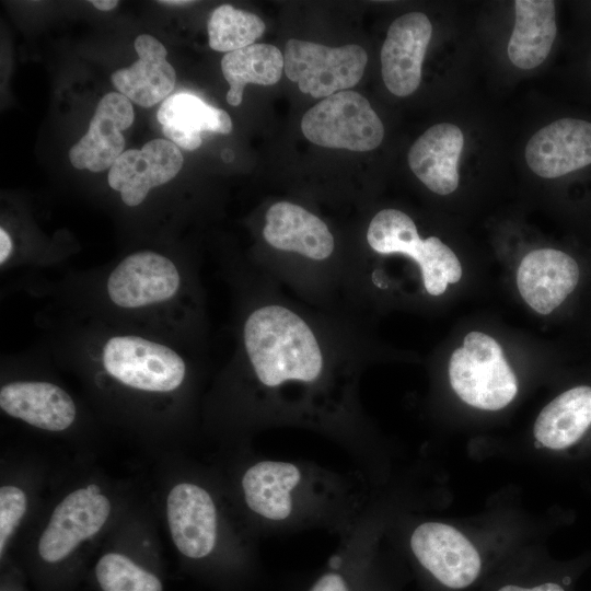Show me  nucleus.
Here are the masks:
<instances>
[{
	"label": "nucleus",
	"mask_w": 591,
	"mask_h": 591,
	"mask_svg": "<svg viewBox=\"0 0 591 591\" xmlns=\"http://www.w3.org/2000/svg\"><path fill=\"white\" fill-rule=\"evenodd\" d=\"M264 250L257 270L301 302L335 315L363 320L355 252H345L320 216L279 200L265 211Z\"/></svg>",
	"instance_id": "nucleus-1"
},
{
	"label": "nucleus",
	"mask_w": 591,
	"mask_h": 591,
	"mask_svg": "<svg viewBox=\"0 0 591 591\" xmlns=\"http://www.w3.org/2000/svg\"><path fill=\"white\" fill-rule=\"evenodd\" d=\"M364 242L375 255H401L413 260L425 291L432 297L441 296L462 277V266L454 252L437 236L422 239L415 221L402 210L378 211L368 223Z\"/></svg>",
	"instance_id": "nucleus-2"
},
{
	"label": "nucleus",
	"mask_w": 591,
	"mask_h": 591,
	"mask_svg": "<svg viewBox=\"0 0 591 591\" xmlns=\"http://www.w3.org/2000/svg\"><path fill=\"white\" fill-rule=\"evenodd\" d=\"M449 380L466 404L485 410L506 407L517 395L518 381L501 346L489 335L471 332L449 360Z\"/></svg>",
	"instance_id": "nucleus-3"
},
{
	"label": "nucleus",
	"mask_w": 591,
	"mask_h": 591,
	"mask_svg": "<svg viewBox=\"0 0 591 591\" xmlns=\"http://www.w3.org/2000/svg\"><path fill=\"white\" fill-rule=\"evenodd\" d=\"M301 130L314 144L358 152L378 148L384 137L383 124L369 101L350 90L311 107L302 117Z\"/></svg>",
	"instance_id": "nucleus-4"
},
{
	"label": "nucleus",
	"mask_w": 591,
	"mask_h": 591,
	"mask_svg": "<svg viewBox=\"0 0 591 591\" xmlns=\"http://www.w3.org/2000/svg\"><path fill=\"white\" fill-rule=\"evenodd\" d=\"M104 370L132 389L170 392L185 380L187 366L174 349L136 335L107 339L102 349Z\"/></svg>",
	"instance_id": "nucleus-5"
},
{
	"label": "nucleus",
	"mask_w": 591,
	"mask_h": 591,
	"mask_svg": "<svg viewBox=\"0 0 591 591\" xmlns=\"http://www.w3.org/2000/svg\"><path fill=\"white\" fill-rule=\"evenodd\" d=\"M287 78L315 99L327 97L355 86L362 78L368 56L359 45L327 47L291 38L286 43Z\"/></svg>",
	"instance_id": "nucleus-6"
},
{
	"label": "nucleus",
	"mask_w": 591,
	"mask_h": 591,
	"mask_svg": "<svg viewBox=\"0 0 591 591\" xmlns=\"http://www.w3.org/2000/svg\"><path fill=\"white\" fill-rule=\"evenodd\" d=\"M182 277L169 257L152 251L125 257L109 274L106 290L111 301L123 309H140L173 298Z\"/></svg>",
	"instance_id": "nucleus-7"
},
{
	"label": "nucleus",
	"mask_w": 591,
	"mask_h": 591,
	"mask_svg": "<svg viewBox=\"0 0 591 591\" xmlns=\"http://www.w3.org/2000/svg\"><path fill=\"white\" fill-rule=\"evenodd\" d=\"M111 512L109 500L91 484L66 496L55 508L38 542V553L48 563L66 558L83 541L95 535Z\"/></svg>",
	"instance_id": "nucleus-8"
},
{
	"label": "nucleus",
	"mask_w": 591,
	"mask_h": 591,
	"mask_svg": "<svg viewBox=\"0 0 591 591\" xmlns=\"http://www.w3.org/2000/svg\"><path fill=\"white\" fill-rule=\"evenodd\" d=\"M410 547L422 567L448 588H466L480 572L482 561L476 548L451 525L420 524L410 537Z\"/></svg>",
	"instance_id": "nucleus-9"
},
{
	"label": "nucleus",
	"mask_w": 591,
	"mask_h": 591,
	"mask_svg": "<svg viewBox=\"0 0 591 591\" xmlns=\"http://www.w3.org/2000/svg\"><path fill=\"white\" fill-rule=\"evenodd\" d=\"M431 35V22L421 12L405 13L391 23L381 48V73L392 94L404 97L418 89Z\"/></svg>",
	"instance_id": "nucleus-10"
},
{
	"label": "nucleus",
	"mask_w": 591,
	"mask_h": 591,
	"mask_svg": "<svg viewBox=\"0 0 591 591\" xmlns=\"http://www.w3.org/2000/svg\"><path fill=\"white\" fill-rule=\"evenodd\" d=\"M179 148L165 139L148 141L139 150L124 151L108 171V185L129 207L140 205L151 188L173 179L183 166Z\"/></svg>",
	"instance_id": "nucleus-11"
},
{
	"label": "nucleus",
	"mask_w": 591,
	"mask_h": 591,
	"mask_svg": "<svg viewBox=\"0 0 591 591\" xmlns=\"http://www.w3.org/2000/svg\"><path fill=\"white\" fill-rule=\"evenodd\" d=\"M533 173L556 178L591 164V123L560 118L537 130L525 147Z\"/></svg>",
	"instance_id": "nucleus-12"
},
{
	"label": "nucleus",
	"mask_w": 591,
	"mask_h": 591,
	"mask_svg": "<svg viewBox=\"0 0 591 591\" xmlns=\"http://www.w3.org/2000/svg\"><path fill=\"white\" fill-rule=\"evenodd\" d=\"M135 118L130 101L120 93L109 92L99 102L89 129L71 147L69 160L79 170L102 172L111 169L125 148L123 130Z\"/></svg>",
	"instance_id": "nucleus-13"
},
{
	"label": "nucleus",
	"mask_w": 591,
	"mask_h": 591,
	"mask_svg": "<svg viewBox=\"0 0 591 591\" xmlns=\"http://www.w3.org/2000/svg\"><path fill=\"white\" fill-rule=\"evenodd\" d=\"M577 262L563 251L538 248L528 253L517 271L522 299L537 313L549 314L576 289Z\"/></svg>",
	"instance_id": "nucleus-14"
},
{
	"label": "nucleus",
	"mask_w": 591,
	"mask_h": 591,
	"mask_svg": "<svg viewBox=\"0 0 591 591\" xmlns=\"http://www.w3.org/2000/svg\"><path fill=\"white\" fill-rule=\"evenodd\" d=\"M167 521L183 555L202 558L211 553L217 540V512L205 489L190 483L174 486L167 497Z\"/></svg>",
	"instance_id": "nucleus-15"
},
{
	"label": "nucleus",
	"mask_w": 591,
	"mask_h": 591,
	"mask_svg": "<svg viewBox=\"0 0 591 591\" xmlns=\"http://www.w3.org/2000/svg\"><path fill=\"white\" fill-rule=\"evenodd\" d=\"M464 146L462 130L449 123L428 128L408 151V165L432 193L449 195L459 186V159Z\"/></svg>",
	"instance_id": "nucleus-16"
},
{
	"label": "nucleus",
	"mask_w": 591,
	"mask_h": 591,
	"mask_svg": "<svg viewBox=\"0 0 591 591\" xmlns=\"http://www.w3.org/2000/svg\"><path fill=\"white\" fill-rule=\"evenodd\" d=\"M138 60L113 72L111 80L120 94L142 107L166 100L175 86L176 73L167 62L166 48L155 37L141 34L135 39Z\"/></svg>",
	"instance_id": "nucleus-17"
},
{
	"label": "nucleus",
	"mask_w": 591,
	"mask_h": 591,
	"mask_svg": "<svg viewBox=\"0 0 591 591\" xmlns=\"http://www.w3.org/2000/svg\"><path fill=\"white\" fill-rule=\"evenodd\" d=\"M0 407L8 415L48 431H62L76 418L71 396L49 382L24 381L0 390Z\"/></svg>",
	"instance_id": "nucleus-18"
},
{
	"label": "nucleus",
	"mask_w": 591,
	"mask_h": 591,
	"mask_svg": "<svg viewBox=\"0 0 591 591\" xmlns=\"http://www.w3.org/2000/svg\"><path fill=\"white\" fill-rule=\"evenodd\" d=\"M164 136L188 151L201 144V132L228 135L232 130L229 114L190 93H176L164 100L157 114Z\"/></svg>",
	"instance_id": "nucleus-19"
},
{
	"label": "nucleus",
	"mask_w": 591,
	"mask_h": 591,
	"mask_svg": "<svg viewBox=\"0 0 591 591\" xmlns=\"http://www.w3.org/2000/svg\"><path fill=\"white\" fill-rule=\"evenodd\" d=\"M515 21L508 42L510 61L518 68H536L547 58L557 33L555 2L517 0Z\"/></svg>",
	"instance_id": "nucleus-20"
},
{
	"label": "nucleus",
	"mask_w": 591,
	"mask_h": 591,
	"mask_svg": "<svg viewBox=\"0 0 591 591\" xmlns=\"http://www.w3.org/2000/svg\"><path fill=\"white\" fill-rule=\"evenodd\" d=\"M300 479V470L292 463L258 462L242 478L245 501L252 511L266 519L285 520L292 511L291 491Z\"/></svg>",
	"instance_id": "nucleus-21"
},
{
	"label": "nucleus",
	"mask_w": 591,
	"mask_h": 591,
	"mask_svg": "<svg viewBox=\"0 0 591 591\" xmlns=\"http://www.w3.org/2000/svg\"><path fill=\"white\" fill-rule=\"evenodd\" d=\"M591 426V387H572L548 403L534 424V436L544 447L561 450L576 443Z\"/></svg>",
	"instance_id": "nucleus-22"
},
{
	"label": "nucleus",
	"mask_w": 591,
	"mask_h": 591,
	"mask_svg": "<svg viewBox=\"0 0 591 591\" xmlns=\"http://www.w3.org/2000/svg\"><path fill=\"white\" fill-rule=\"evenodd\" d=\"M283 69V55L274 45L253 44L225 54L221 70L230 85L227 102L239 106L246 84L273 85L280 80Z\"/></svg>",
	"instance_id": "nucleus-23"
},
{
	"label": "nucleus",
	"mask_w": 591,
	"mask_h": 591,
	"mask_svg": "<svg viewBox=\"0 0 591 591\" xmlns=\"http://www.w3.org/2000/svg\"><path fill=\"white\" fill-rule=\"evenodd\" d=\"M265 28L256 14L222 4L213 10L208 21V43L211 49L228 54L253 45Z\"/></svg>",
	"instance_id": "nucleus-24"
},
{
	"label": "nucleus",
	"mask_w": 591,
	"mask_h": 591,
	"mask_svg": "<svg viewBox=\"0 0 591 591\" xmlns=\"http://www.w3.org/2000/svg\"><path fill=\"white\" fill-rule=\"evenodd\" d=\"M95 575L103 591H162V584L154 575L118 553L102 556Z\"/></svg>",
	"instance_id": "nucleus-25"
},
{
	"label": "nucleus",
	"mask_w": 591,
	"mask_h": 591,
	"mask_svg": "<svg viewBox=\"0 0 591 591\" xmlns=\"http://www.w3.org/2000/svg\"><path fill=\"white\" fill-rule=\"evenodd\" d=\"M26 511V496L15 486L0 489V553Z\"/></svg>",
	"instance_id": "nucleus-26"
},
{
	"label": "nucleus",
	"mask_w": 591,
	"mask_h": 591,
	"mask_svg": "<svg viewBox=\"0 0 591 591\" xmlns=\"http://www.w3.org/2000/svg\"><path fill=\"white\" fill-rule=\"evenodd\" d=\"M310 591H348V588L341 576L326 573L315 582Z\"/></svg>",
	"instance_id": "nucleus-27"
},
{
	"label": "nucleus",
	"mask_w": 591,
	"mask_h": 591,
	"mask_svg": "<svg viewBox=\"0 0 591 591\" xmlns=\"http://www.w3.org/2000/svg\"><path fill=\"white\" fill-rule=\"evenodd\" d=\"M498 591H565L560 584L554 582H545L534 587H520L514 584H507L500 588Z\"/></svg>",
	"instance_id": "nucleus-28"
},
{
	"label": "nucleus",
	"mask_w": 591,
	"mask_h": 591,
	"mask_svg": "<svg viewBox=\"0 0 591 591\" xmlns=\"http://www.w3.org/2000/svg\"><path fill=\"white\" fill-rule=\"evenodd\" d=\"M12 239L9 233L1 228L0 229V263L3 265L12 253Z\"/></svg>",
	"instance_id": "nucleus-29"
},
{
	"label": "nucleus",
	"mask_w": 591,
	"mask_h": 591,
	"mask_svg": "<svg viewBox=\"0 0 591 591\" xmlns=\"http://www.w3.org/2000/svg\"><path fill=\"white\" fill-rule=\"evenodd\" d=\"M91 3L101 11H111L117 7L116 0H92Z\"/></svg>",
	"instance_id": "nucleus-30"
},
{
	"label": "nucleus",
	"mask_w": 591,
	"mask_h": 591,
	"mask_svg": "<svg viewBox=\"0 0 591 591\" xmlns=\"http://www.w3.org/2000/svg\"><path fill=\"white\" fill-rule=\"evenodd\" d=\"M159 3H162V4H166V5H176V7H182V5H189L192 3H195V1H187V0H163V1H159Z\"/></svg>",
	"instance_id": "nucleus-31"
},
{
	"label": "nucleus",
	"mask_w": 591,
	"mask_h": 591,
	"mask_svg": "<svg viewBox=\"0 0 591 591\" xmlns=\"http://www.w3.org/2000/svg\"><path fill=\"white\" fill-rule=\"evenodd\" d=\"M341 564V559L340 557L338 556H333L329 560V565L333 567V568H338L339 565Z\"/></svg>",
	"instance_id": "nucleus-32"
}]
</instances>
